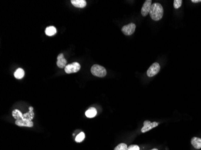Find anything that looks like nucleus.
I'll list each match as a JSON object with an SVG mask.
<instances>
[{
    "label": "nucleus",
    "instance_id": "1",
    "mask_svg": "<svg viewBox=\"0 0 201 150\" xmlns=\"http://www.w3.org/2000/svg\"><path fill=\"white\" fill-rule=\"evenodd\" d=\"M163 8L160 3H155L152 4L149 15L152 20L156 21L160 20L163 18Z\"/></svg>",
    "mask_w": 201,
    "mask_h": 150
},
{
    "label": "nucleus",
    "instance_id": "2",
    "mask_svg": "<svg viewBox=\"0 0 201 150\" xmlns=\"http://www.w3.org/2000/svg\"><path fill=\"white\" fill-rule=\"evenodd\" d=\"M91 73L93 75L99 77H102L106 76L107 75V71H106V69L98 64H94L92 67H91Z\"/></svg>",
    "mask_w": 201,
    "mask_h": 150
},
{
    "label": "nucleus",
    "instance_id": "3",
    "mask_svg": "<svg viewBox=\"0 0 201 150\" xmlns=\"http://www.w3.org/2000/svg\"><path fill=\"white\" fill-rule=\"evenodd\" d=\"M80 64L77 62H74L71 64H67L65 68V71L67 74H70L73 73H77L80 70Z\"/></svg>",
    "mask_w": 201,
    "mask_h": 150
},
{
    "label": "nucleus",
    "instance_id": "4",
    "mask_svg": "<svg viewBox=\"0 0 201 150\" xmlns=\"http://www.w3.org/2000/svg\"><path fill=\"white\" fill-rule=\"evenodd\" d=\"M160 70V65L158 63L152 64L147 70V75L149 77L156 76Z\"/></svg>",
    "mask_w": 201,
    "mask_h": 150
},
{
    "label": "nucleus",
    "instance_id": "5",
    "mask_svg": "<svg viewBox=\"0 0 201 150\" xmlns=\"http://www.w3.org/2000/svg\"><path fill=\"white\" fill-rule=\"evenodd\" d=\"M136 25L133 23L124 25L122 28V32L126 36H131L134 32L136 30Z\"/></svg>",
    "mask_w": 201,
    "mask_h": 150
},
{
    "label": "nucleus",
    "instance_id": "6",
    "mask_svg": "<svg viewBox=\"0 0 201 150\" xmlns=\"http://www.w3.org/2000/svg\"><path fill=\"white\" fill-rule=\"evenodd\" d=\"M158 124H159V123L157 122L154 121L153 123H151V121H149L148 120H146L144 122L143 127L141 129V132L142 133H146V132H148L150 130L152 129L153 128L156 127L158 125Z\"/></svg>",
    "mask_w": 201,
    "mask_h": 150
},
{
    "label": "nucleus",
    "instance_id": "7",
    "mask_svg": "<svg viewBox=\"0 0 201 150\" xmlns=\"http://www.w3.org/2000/svg\"><path fill=\"white\" fill-rule=\"evenodd\" d=\"M151 6H152L151 0H146V1H145L141 10V13L143 16H146L148 15V13H149Z\"/></svg>",
    "mask_w": 201,
    "mask_h": 150
},
{
    "label": "nucleus",
    "instance_id": "8",
    "mask_svg": "<svg viewBox=\"0 0 201 150\" xmlns=\"http://www.w3.org/2000/svg\"><path fill=\"white\" fill-rule=\"evenodd\" d=\"M67 61L65 58L64 55L63 54H60L57 56V65L59 68H63L67 65Z\"/></svg>",
    "mask_w": 201,
    "mask_h": 150
},
{
    "label": "nucleus",
    "instance_id": "9",
    "mask_svg": "<svg viewBox=\"0 0 201 150\" xmlns=\"http://www.w3.org/2000/svg\"><path fill=\"white\" fill-rule=\"evenodd\" d=\"M16 125L20 127H32L33 126V123L32 121H29L27 120H16Z\"/></svg>",
    "mask_w": 201,
    "mask_h": 150
},
{
    "label": "nucleus",
    "instance_id": "10",
    "mask_svg": "<svg viewBox=\"0 0 201 150\" xmlns=\"http://www.w3.org/2000/svg\"><path fill=\"white\" fill-rule=\"evenodd\" d=\"M70 2L74 7L77 8H85L87 5V3L85 0H72Z\"/></svg>",
    "mask_w": 201,
    "mask_h": 150
},
{
    "label": "nucleus",
    "instance_id": "11",
    "mask_svg": "<svg viewBox=\"0 0 201 150\" xmlns=\"http://www.w3.org/2000/svg\"><path fill=\"white\" fill-rule=\"evenodd\" d=\"M34 116V113L33 112V108L30 107L29 108V112L23 114V119L22 120H27L29 121H31Z\"/></svg>",
    "mask_w": 201,
    "mask_h": 150
},
{
    "label": "nucleus",
    "instance_id": "12",
    "mask_svg": "<svg viewBox=\"0 0 201 150\" xmlns=\"http://www.w3.org/2000/svg\"><path fill=\"white\" fill-rule=\"evenodd\" d=\"M192 145L196 149H200L201 148V139L200 138L194 137L191 140Z\"/></svg>",
    "mask_w": 201,
    "mask_h": 150
},
{
    "label": "nucleus",
    "instance_id": "13",
    "mask_svg": "<svg viewBox=\"0 0 201 150\" xmlns=\"http://www.w3.org/2000/svg\"><path fill=\"white\" fill-rule=\"evenodd\" d=\"M85 114L87 118H92L96 116L97 114V111L94 108H90L87 111H86Z\"/></svg>",
    "mask_w": 201,
    "mask_h": 150
},
{
    "label": "nucleus",
    "instance_id": "14",
    "mask_svg": "<svg viewBox=\"0 0 201 150\" xmlns=\"http://www.w3.org/2000/svg\"><path fill=\"white\" fill-rule=\"evenodd\" d=\"M57 32V30L54 27L51 26L45 29V34L48 36H53Z\"/></svg>",
    "mask_w": 201,
    "mask_h": 150
},
{
    "label": "nucleus",
    "instance_id": "15",
    "mask_svg": "<svg viewBox=\"0 0 201 150\" xmlns=\"http://www.w3.org/2000/svg\"><path fill=\"white\" fill-rule=\"evenodd\" d=\"M25 75V72L21 68H18L14 73V76L18 79H22Z\"/></svg>",
    "mask_w": 201,
    "mask_h": 150
},
{
    "label": "nucleus",
    "instance_id": "16",
    "mask_svg": "<svg viewBox=\"0 0 201 150\" xmlns=\"http://www.w3.org/2000/svg\"><path fill=\"white\" fill-rule=\"evenodd\" d=\"M12 116L15 119H16V120L23 119V114L18 109L13 110V111L12 112Z\"/></svg>",
    "mask_w": 201,
    "mask_h": 150
},
{
    "label": "nucleus",
    "instance_id": "17",
    "mask_svg": "<svg viewBox=\"0 0 201 150\" xmlns=\"http://www.w3.org/2000/svg\"><path fill=\"white\" fill-rule=\"evenodd\" d=\"M85 134L83 132L80 133L75 137V141L78 143L81 142L82 141L85 139Z\"/></svg>",
    "mask_w": 201,
    "mask_h": 150
},
{
    "label": "nucleus",
    "instance_id": "18",
    "mask_svg": "<svg viewBox=\"0 0 201 150\" xmlns=\"http://www.w3.org/2000/svg\"><path fill=\"white\" fill-rule=\"evenodd\" d=\"M127 145L125 144L122 143L118 145L114 150H126L127 149Z\"/></svg>",
    "mask_w": 201,
    "mask_h": 150
},
{
    "label": "nucleus",
    "instance_id": "19",
    "mask_svg": "<svg viewBox=\"0 0 201 150\" xmlns=\"http://www.w3.org/2000/svg\"><path fill=\"white\" fill-rule=\"evenodd\" d=\"M183 3V1L182 0H174L173 1V6L174 8L177 9V8H179Z\"/></svg>",
    "mask_w": 201,
    "mask_h": 150
},
{
    "label": "nucleus",
    "instance_id": "20",
    "mask_svg": "<svg viewBox=\"0 0 201 150\" xmlns=\"http://www.w3.org/2000/svg\"><path fill=\"white\" fill-rule=\"evenodd\" d=\"M126 150H140V148L137 145H131L127 148Z\"/></svg>",
    "mask_w": 201,
    "mask_h": 150
},
{
    "label": "nucleus",
    "instance_id": "21",
    "mask_svg": "<svg viewBox=\"0 0 201 150\" xmlns=\"http://www.w3.org/2000/svg\"><path fill=\"white\" fill-rule=\"evenodd\" d=\"M192 2L196 3H199V2H201V0H192Z\"/></svg>",
    "mask_w": 201,
    "mask_h": 150
},
{
    "label": "nucleus",
    "instance_id": "22",
    "mask_svg": "<svg viewBox=\"0 0 201 150\" xmlns=\"http://www.w3.org/2000/svg\"><path fill=\"white\" fill-rule=\"evenodd\" d=\"M151 150H158V149H157V148H154V149H151Z\"/></svg>",
    "mask_w": 201,
    "mask_h": 150
}]
</instances>
